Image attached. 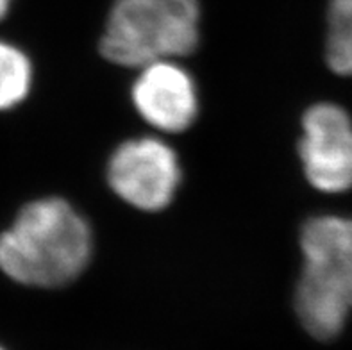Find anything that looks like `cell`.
I'll return each instance as SVG.
<instances>
[{
	"label": "cell",
	"instance_id": "cell-1",
	"mask_svg": "<svg viewBox=\"0 0 352 350\" xmlns=\"http://www.w3.org/2000/svg\"><path fill=\"white\" fill-rule=\"evenodd\" d=\"M91 254L88 220L58 197L25 204L0 234V270L23 286H65L86 270Z\"/></svg>",
	"mask_w": 352,
	"mask_h": 350
},
{
	"label": "cell",
	"instance_id": "cell-2",
	"mask_svg": "<svg viewBox=\"0 0 352 350\" xmlns=\"http://www.w3.org/2000/svg\"><path fill=\"white\" fill-rule=\"evenodd\" d=\"M197 0H115L100 52L120 67L142 68L192 54L199 45Z\"/></svg>",
	"mask_w": 352,
	"mask_h": 350
},
{
	"label": "cell",
	"instance_id": "cell-3",
	"mask_svg": "<svg viewBox=\"0 0 352 350\" xmlns=\"http://www.w3.org/2000/svg\"><path fill=\"white\" fill-rule=\"evenodd\" d=\"M181 164L172 146L157 138H134L116 146L107 161L109 188L140 211H161L181 184Z\"/></svg>",
	"mask_w": 352,
	"mask_h": 350
},
{
	"label": "cell",
	"instance_id": "cell-4",
	"mask_svg": "<svg viewBox=\"0 0 352 350\" xmlns=\"http://www.w3.org/2000/svg\"><path fill=\"white\" fill-rule=\"evenodd\" d=\"M299 155L315 190L344 193L352 188V118L344 107L318 102L302 115Z\"/></svg>",
	"mask_w": 352,
	"mask_h": 350
},
{
	"label": "cell",
	"instance_id": "cell-5",
	"mask_svg": "<svg viewBox=\"0 0 352 350\" xmlns=\"http://www.w3.org/2000/svg\"><path fill=\"white\" fill-rule=\"evenodd\" d=\"M300 252L299 279L352 311V218H309L300 231Z\"/></svg>",
	"mask_w": 352,
	"mask_h": 350
},
{
	"label": "cell",
	"instance_id": "cell-6",
	"mask_svg": "<svg viewBox=\"0 0 352 350\" xmlns=\"http://www.w3.org/2000/svg\"><path fill=\"white\" fill-rule=\"evenodd\" d=\"M131 98L138 115L163 133H183L199 115L195 80L175 59L140 68Z\"/></svg>",
	"mask_w": 352,
	"mask_h": 350
},
{
	"label": "cell",
	"instance_id": "cell-7",
	"mask_svg": "<svg viewBox=\"0 0 352 350\" xmlns=\"http://www.w3.org/2000/svg\"><path fill=\"white\" fill-rule=\"evenodd\" d=\"M326 61L338 76H352V0H329Z\"/></svg>",
	"mask_w": 352,
	"mask_h": 350
},
{
	"label": "cell",
	"instance_id": "cell-8",
	"mask_svg": "<svg viewBox=\"0 0 352 350\" xmlns=\"http://www.w3.org/2000/svg\"><path fill=\"white\" fill-rule=\"evenodd\" d=\"M31 59L16 45L0 40V111L22 104L31 91Z\"/></svg>",
	"mask_w": 352,
	"mask_h": 350
},
{
	"label": "cell",
	"instance_id": "cell-9",
	"mask_svg": "<svg viewBox=\"0 0 352 350\" xmlns=\"http://www.w3.org/2000/svg\"><path fill=\"white\" fill-rule=\"evenodd\" d=\"M11 2H13V0H0V20L8 14L9 8H11Z\"/></svg>",
	"mask_w": 352,
	"mask_h": 350
},
{
	"label": "cell",
	"instance_id": "cell-10",
	"mask_svg": "<svg viewBox=\"0 0 352 350\" xmlns=\"http://www.w3.org/2000/svg\"><path fill=\"white\" fill-rule=\"evenodd\" d=\"M0 350H6V349H4V347H0Z\"/></svg>",
	"mask_w": 352,
	"mask_h": 350
}]
</instances>
